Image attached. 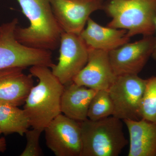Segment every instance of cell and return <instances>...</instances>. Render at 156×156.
<instances>
[{"label": "cell", "instance_id": "cell-1", "mask_svg": "<svg viewBox=\"0 0 156 156\" xmlns=\"http://www.w3.org/2000/svg\"><path fill=\"white\" fill-rule=\"evenodd\" d=\"M30 72L39 82L32 88L23 109L31 126L43 131L61 113V96L65 87L48 66H34L30 67Z\"/></svg>", "mask_w": 156, "mask_h": 156}, {"label": "cell", "instance_id": "cell-2", "mask_svg": "<svg viewBox=\"0 0 156 156\" xmlns=\"http://www.w3.org/2000/svg\"><path fill=\"white\" fill-rule=\"evenodd\" d=\"M30 22L28 27L17 26L16 38L31 48L54 50L59 46L62 29L53 13L50 0H17Z\"/></svg>", "mask_w": 156, "mask_h": 156}, {"label": "cell", "instance_id": "cell-3", "mask_svg": "<svg viewBox=\"0 0 156 156\" xmlns=\"http://www.w3.org/2000/svg\"><path fill=\"white\" fill-rule=\"evenodd\" d=\"M103 10L112 18L107 26L126 30L130 38L155 33L156 0H107Z\"/></svg>", "mask_w": 156, "mask_h": 156}, {"label": "cell", "instance_id": "cell-4", "mask_svg": "<svg viewBox=\"0 0 156 156\" xmlns=\"http://www.w3.org/2000/svg\"><path fill=\"white\" fill-rule=\"evenodd\" d=\"M122 120L111 116L97 121L80 122V156H118L128 144Z\"/></svg>", "mask_w": 156, "mask_h": 156}, {"label": "cell", "instance_id": "cell-5", "mask_svg": "<svg viewBox=\"0 0 156 156\" xmlns=\"http://www.w3.org/2000/svg\"><path fill=\"white\" fill-rule=\"evenodd\" d=\"M17 18L4 23L0 37V70L11 67L26 68L34 66H53L50 50L31 48L21 44L15 36Z\"/></svg>", "mask_w": 156, "mask_h": 156}, {"label": "cell", "instance_id": "cell-6", "mask_svg": "<svg viewBox=\"0 0 156 156\" xmlns=\"http://www.w3.org/2000/svg\"><path fill=\"white\" fill-rule=\"evenodd\" d=\"M147 80L138 75L117 76L108 89L114 106L113 115L124 120L140 119V105Z\"/></svg>", "mask_w": 156, "mask_h": 156}, {"label": "cell", "instance_id": "cell-7", "mask_svg": "<svg viewBox=\"0 0 156 156\" xmlns=\"http://www.w3.org/2000/svg\"><path fill=\"white\" fill-rule=\"evenodd\" d=\"M57 64L51 68L53 74L65 85L73 80L87 64L89 48L80 35L62 31Z\"/></svg>", "mask_w": 156, "mask_h": 156}, {"label": "cell", "instance_id": "cell-8", "mask_svg": "<svg viewBox=\"0 0 156 156\" xmlns=\"http://www.w3.org/2000/svg\"><path fill=\"white\" fill-rule=\"evenodd\" d=\"M46 144L56 156H80L82 142L80 122L61 113L45 128Z\"/></svg>", "mask_w": 156, "mask_h": 156}, {"label": "cell", "instance_id": "cell-9", "mask_svg": "<svg viewBox=\"0 0 156 156\" xmlns=\"http://www.w3.org/2000/svg\"><path fill=\"white\" fill-rule=\"evenodd\" d=\"M155 37L144 36L139 41L129 42L109 52L110 61L116 76L138 75L152 56Z\"/></svg>", "mask_w": 156, "mask_h": 156}, {"label": "cell", "instance_id": "cell-10", "mask_svg": "<svg viewBox=\"0 0 156 156\" xmlns=\"http://www.w3.org/2000/svg\"><path fill=\"white\" fill-rule=\"evenodd\" d=\"M53 13L62 31L80 35L90 15L103 9V0H50Z\"/></svg>", "mask_w": 156, "mask_h": 156}, {"label": "cell", "instance_id": "cell-11", "mask_svg": "<svg viewBox=\"0 0 156 156\" xmlns=\"http://www.w3.org/2000/svg\"><path fill=\"white\" fill-rule=\"evenodd\" d=\"M87 64L73 82L96 90H108L117 76L112 67L109 52L89 48Z\"/></svg>", "mask_w": 156, "mask_h": 156}, {"label": "cell", "instance_id": "cell-12", "mask_svg": "<svg viewBox=\"0 0 156 156\" xmlns=\"http://www.w3.org/2000/svg\"><path fill=\"white\" fill-rule=\"evenodd\" d=\"M25 69L11 67L0 70V105L19 106L26 99L34 87L31 74H26Z\"/></svg>", "mask_w": 156, "mask_h": 156}, {"label": "cell", "instance_id": "cell-13", "mask_svg": "<svg viewBox=\"0 0 156 156\" xmlns=\"http://www.w3.org/2000/svg\"><path fill=\"white\" fill-rule=\"evenodd\" d=\"M86 25L80 35L89 48L109 52L130 41L126 30L102 26L90 17Z\"/></svg>", "mask_w": 156, "mask_h": 156}, {"label": "cell", "instance_id": "cell-14", "mask_svg": "<svg viewBox=\"0 0 156 156\" xmlns=\"http://www.w3.org/2000/svg\"><path fill=\"white\" fill-rule=\"evenodd\" d=\"M130 136L128 156H156V123L144 119L124 120Z\"/></svg>", "mask_w": 156, "mask_h": 156}, {"label": "cell", "instance_id": "cell-15", "mask_svg": "<svg viewBox=\"0 0 156 156\" xmlns=\"http://www.w3.org/2000/svg\"><path fill=\"white\" fill-rule=\"evenodd\" d=\"M97 91L73 82L68 84L61 96V113L77 122L87 120L90 102Z\"/></svg>", "mask_w": 156, "mask_h": 156}, {"label": "cell", "instance_id": "cell-16", "mask_svg": "<svg viewBox=\"0 0 156 156\" xmlns=\"http://www.w3.org/2000/svg\"><path fill=\"white\" fill-rule=\"evenodd\" d=\"M30 126L29 119L24 110L18 106L0 105V128L2 134L17 133L23 136Z\"/></svg>", "mask_w": 156, "mask_h": 156}, {"label": "cell", "instance_id": "cell-17", "mask_svg": "<svg viewBox=\"0 0 156 156\" xmlns=\"http://www.w3.org/2000/svg\"><path fill=\"white\" fill-rule=\"evenodd\" d=\"M113 112V104L108 90H98L90 102L88 119L97 121L112 116Z\"/></svg>", "mask_w": 156, "mask_h": 156}, {"label": "cell", "instance_id": "cell-18", "mask_svg": "<svg viewBox=\"0 0 156 156\" xmlns=\"http://www.w3.org/2000/svg\"><path fill=\"white\" fill-rule=\"evenodd\" d=\"M140 113L141 119L156 123V76L147 79Z\"/></svg>", "mask_w": 156, "mask_h": 156}, {"label": "cell", "instance_id": "cell-19", "mask_svg": "<svg viewBox=\"0 0 156 156\" xmlns=\"http://www.w3.org/2000/svg\"><path fill=\"white\" fill-rule=\"evenodd\" d=\"M43 131L33 128L26 132L27 144L20 156H41L43 153L40 145V136Z\"/></svg>", "mask_w": 156, "mask_h": 156}, {"label": "cell", "instance_id": "cell-20", "mask_svg": "<svg viewBox=\"0 0 156 156\" xmlns=\"http://www.w3.org/2000/svg\"><path fill=\"white\" fill-rule=\"evenodd\" d=\"M7 149V143L4 137H0V152L3 153Z\"/></svg>", "mask_w": 156, "mask_h": 156}, {"label": "cell", "instance_id": "cell-21", "mask_svg": "<svg viewBox=\"0 0 156 156\" xmlns=\"http://www.w3.org/2000/svg\"><path fill=\"white\" fill-rule=\"evenodd\" d=\"M154 24H155V32L156 33V17L155 18V20L154 21ZM156 38V41H155V48L154 49V51L153 52V53L152 55V56L153 57L154 59H155L156 60V37H155Z\"/></svg>", "mask_w": 156, "mask_h": 156}, {"label": "cell", "instance_id": "cell-22", "mask_svg": "<svg viewBox=\"0 0 156 156\" xmlns=\"http://www.w3.org/2000/svg\"><path fill=\"white\" fill-rule=\"evenodd\" d=\"M1 33H2V26H0V37H1Z\"/></svg>", "mask_w": 156, "mask_h": 156}, {"label": "cell", "instance_id": "cell-23", "mask_svg": "<svg viewBox=\"0 0 156 156\" xmlns=\"http://www.w3.org/2000/svg\"><path fill=\"white\" fill-rule=\"evenodd\" d=\"M2 134V131H1V128H0V135H1Z\"/></svg>", "mask_w": 156, "mask_h": 156}]
</instances>
